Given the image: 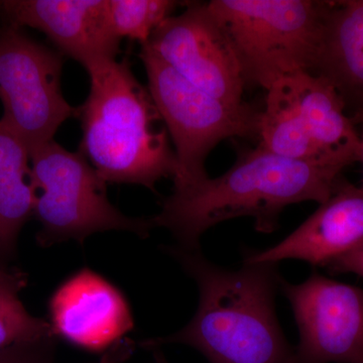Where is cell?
<instances>
[{
  "label": "cell",
  "instance_id": "cell-1",
  "mask_svg": "<svg viewBox=\"0 0 363 363\" xmlns=\"http://www.w3.org/2000/svg\"><path fill=\"white\" fill-rule=\"evenodd\" d=\"M199 290L194 317L181 330L145 339L143 350L169 344L190 346L209 363H292L289 344L276 313L278 264L245 262L238 271L208 260L200 248H164Z\"/></svg>",
  "mask_w": 363,
  "mask_h": 363
},
{
  "label": "cell",
  "instance_id": "cell-2",
  "mask_svg": "<svg viewBox=\"0 0 363 363\" xmlns=\"http://www.w3.org/2000/svg\"><path fill=\"white\" fill-rule=\"evenodd\" d=\"M341 172L272 154L257 145L241 149L223 175L173 191L150 217L152 227L168 229L177 245L200 248L208 229L222 222L252 217L255 230L272 233L286 207L305 201H326Z\"/></svg>",
  "mask_w": 363,
  "mask_h": 363
},
{
  "label": "cell",
  "instance_id": "cell-3",
  "mask_svg": "<svg viewBox=\"0 0 363 363\" xmlns=\"http://www.w3.org/2000/svg\"><path fill=\"white\" fill-rule=\"evenodd\" d=\"M90 90L76 109L82 128L80 150L106 183L135 184L156 191L176 175L175 150L150 91L128 60L86 69Z\"/></svg>",
  "mask_w": 363,
  "mask_h": 363
},
{
  "label": "cell",
  "instance_id": "cell-4",
  "mask_svg": "<svg viewBox=\"0 0 363 363\" xmlns=\"http://www.w3.org/2000/svg\"><path fill=\"white\" fill-rule=\"evenodd\" d=\"M245 86L269 90L283 79L312 73L328 1L212 0Z\"/></svg>",
  "mask_w": 363,
  "mask_h": 363
},
{
  "label": "cell",
  "instance_id": "cell-5",
  "mask_svg": "<svg viewBox=\"0 0 363 363\" xmlns=\"http://www.w3.org/2000/svg\"><path fill=\"white\" fill-rule=\"evenodd\" d=\"M30 171L42 247L68 240L82 245L92 234L112 230L145 238L154 229L150 218L126 216L111 204L106 182L80 150L70 152L54 140L43 143L30 150Z\"/></svg>",
  "mask_w": 363,
  "mask_h": 363
},
{
  "label": "cell",
  "instance_id": "cell-6",
  "mask_svg": "<svg viewBox=\"0 0 363 363\" xmlns=\"http://www.w3.org/2000/svg\"><path fill=\"white\" fill-rule=\"evenodd\" d=\"M147 89L175 147L174 190L199 183L208 175V155L226 138L257 136L259 111L250 105L217 99L189 83L142 45Z\"/></svg>",
  "mask_w": 363,
  "mask_h": 363
},
{
  "label": "cell",
  "instance_id": "cell-7",
  "mask_svg": "<svg viewBox=\"0 0 363 363\" xmlns=\"http://www.w3.org/2000/svg\"><path fill=\"white\" fill-rule=\"evenodd\" d=\"M63 56L23 30L0 26L1 121L30 150L54 140L60 126L76 116L61 88Z\"/></svg>",
  "mask_w": 363,
  "mask_h": 363
},
{
  "label": "cell",
  "instance_id": "cell-8",
  "mask_svg": "<svg viewBox=\"0 0 363 363\" xmlns=\"http://www.w3.org/2000/svg\"><path fill=\"white\" fill-rule=\"evenodd\" d=\"M298 344L292 363H363V290L313 272L303 283L279 279Z\"/></svg>",
  "mask_w": 363,
  "mask_h": 363
},
{
  "label": "cell",
  "instance_id": "cell-9",
  "mask_svg": "<svg viewBox=\"0 0 363 363\" xmlns=\"http://www.w3.org/2000/svg\"><path fill=\"white\" fill-rule=\"evenodd\" d=\"M142 45L207 94L226 104H245L238 59L207 4H188L183 13L162 21Z\"/></svg>",
  "mask_w": 363,
  "mask_h": 363
},
{
  "label": "cell",
  "instance_id": "cell-10",
  "mask_svg": "<svg viewBox=\"0 0 363 363\" xmlns=\"http://www.w3.org/2000/svg\"><path fill=\"white\" fill-rule=\"evenodd\" d=\"M0 18L44 33L62 56L85 69L116 60L121 52L107 0H0Z\"/></svg>",
  "mask_w": 363,
  "mask_h": 363
},
{
  "label": "cell",
  "instance_id": "cell-11",
  "mask_svg": "<svg viewBox=\"0 0 363 363\" xmlns=\"http://www.w3.org/2000/svg\"><path fill=\"white\" fill-rule=\"evenodd\" d=\"M49 314L57 339L101 355L126 338L135 327L123 293L87 267L55 291L50 298Z\"/></svg>",
  "mask_w": 363,
  "mask_h": 363
},
{
  "label": "cell",
  "instance_id": "cell-12",
  "mask_svg": "<svg viewBox=\"0 0 363 363\" xmlns=\"http://www.w3.org/2000/svg\"><path fill=\"white\" fill-rule=\"evenodd\" d=\"M363 242V189L339 179L326 201L292 234L274 247L253 252L245 262L300 259L327 267Z\"/></svg>",
  "mask_w": 363,
  "mask_h": 363
},
{
  "label": "cell",
  "instance_id": "cell-13",
  "mask_svg": "<svg viewBox=\"0 0 363 363\" xmlns=\"http://www.w3.org/2000/svg\"><path fill=\"white\" fill-rule=\"evenodd\" d=\"M312 74L335 88L351 119L363 113V0L328 1Z\"/></svg>",
  "mask_w": 363,
  "mask_h": 363
},
{
  "label": "cell",
  "instance_id": "cell-14",
  "mask_svg": "<svg viewBox=\"0 0 363 363\" xmlns=\"http://www.w3.org/2000/svg\"><path fill=\"white\" fill-rule=\"evenodd\" d=\"M301 121L327 164L342 172L359 161V131L337 91L309 72L289 77Z\"/></svg>",
  "mask_w": 363,
  "mask_h": 363
},
{
  "label": "cell",
  "instance_id": "cell-15",
  "mask_svg": "<svg viewBox=\"0 0 363 363\" xmlns=\"http://www.w3.org/2000/svg\"><path fill=\"white\" fill-rule=\"evenodd\" d=\"M30 152L0 119V267L16 257L21 229L33 216Z\"/></svg>",
  "mask_w": 363,
  "mask_h": 363
},
{
  "label": "cell",
  "instance_id": "cell-16",
  "mask_svg": "<svg viewBox=\"0 0 363 363\" xmlns=\"http://www.w3.org/2000/svg\"><path fill=\"white\" fill-rule=\"evenodd\" d=\"M257 138L259 147L279 157L337 169L327 164L306 131L289 78L267 90L264 108L259 111Z\"/></svg>",
  "mask_w": 363,
  "mask_h": 363
},
{
  "label": "cell",
  "instance_id": "cell-17",
  "mask_svg": "<svg viewBox=\"0 0 363 363\" xmlns=\"http://www.w3.org/2000/svg\"><path fill=\"white\" fill-rule=\"evenodd\" d=\"M28 279V274L16 267H0V351L18 343L56 337L49 322L33 316L21 302L20 295Z\"/></svg>",
  "mask_w": 363,
  "mask_h": 363
},
{
  "label": "cell",
  "instance_id": "cell-18",
  "mask_svg": "<svg viewBox=\"0 0 363 363\" xmlns=\"http://www.w3.org/2000/svg\"><path fill=\"white\" fill-rule=\"evenodd\" d=\"M114 32L143 45L179 6L173 0H107Z\"/></svg>",
  "mask_w": 363,
  "mask_h": 363
},
{
  "label": "cell",
  "instance_id": "cell-19",
  "mask_svg": "<svg viewBox=\"0 0 363 363\" xmlns=\"http://www.w3.org/2000/svg\"><path fill=\"white\" fill-rule=\"evenodd\" d=\"M56 337L16 344L0 351V363H58Z\"/></svg>",
  "mask_w": 363,
  "mask_h": 363
},
{
  "label": "cell",
  "instance_id": "cell-20",
  "mask_svg": "<svg viewBox=\"0 0 363 363\" xmlns=\"http://www.w3.org/2000/svg\"><path fill=\"white\" fill-rule=\"evenodd\" d=\"M327 267L333 274L351 272L363 278V242L345 255L332 260Z\"/></svg>",
  "mask_w": 363,
  "mask_h": 363
},
{
  "label": "cell",
  "instance_id": "cell-21",
  "mask_svg": "<svg viewBox=\"0 0 363 363\" xmlns=\"http://www.w3.org/2000/svg\"><path fill=\"white\" fill-rule=\"evenodd\" d=\"M135 343H133L128 337L119 341L107 353L109 355L111 363H128L135 351Z\"/></svg>",
  "mask_w": 363,
  "mask_h": 363
},
{
  "label": "cell",
  "instance_id": "cell-22",
  "mask_svg": "<svg viewBox=\"0 0 363 363\" xmlns=\"http://www.w3.org/2000/svg\"><path fill=\"white\" fill-rule=\"evenodd\" d=\"M150 351L152 354V363H169L161 348H152Z\"/></svg>",
  "mask_w": 363,
  "mask_h": 363
},
{
  "label": "cell",
  "instance_id": "cell-23",
  "mask_svg": "<svg viewBox=\"0 0 363 363\" xmlns=\"http://www.w3.org/2000/svg\"><path fill=\"white\" fill-rule=\"evenodd\" d=\"M358 125H360V131H359V135H360V142H362V145H360V155H359V161L362 164V169H363V124H358ZM363 174V171H362ZM362 188L363 189V178H362Z\"/></svg>",
  "mask_w": 363,
  "mask_h": 363
},
{
  "label": "cell",
  "instance_id": "cell-24",
  "mask_svg": "<svg viewBox=\"0 0 363 363\" xmlns=\"http://www.w3.org/2000/svg\"><path fill=\"white\" fill-rule=\"evenodd\" d=\"M353 123H355V125H358V124H363V113L362 116L355 117L354 119H352Z\"/></svg>",
  "mask_w": 363,
  "mask_h": 363
},
{
  "label": "cell",
  "instance_id": "cell-25",
  "mask_svg": "<svg viewBox=\"0 0 363 363\" xmlns=\"http://www.w3.org/2000/svg\"><path fill=\"white\" fill-rule=\"evenodd\" d=\"M96 363H108V360H107V358L105 357H100L99 362H97Z\"/></svg>",
  "mask_w": 363,
  "mask_h": 363
}]
</instances>
